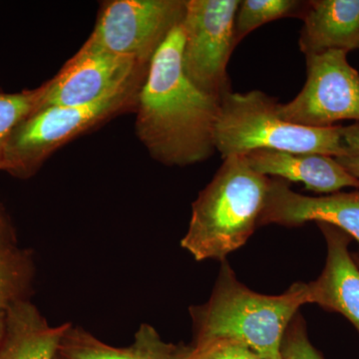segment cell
<instances>
[{
	"instance_id": "obj_2",
	"label": "cell",
	"mask_w": 359,
	"mask_h": 359,
	"mask_svg": "<svg viewBox=\"0 0 359 359\" xmlns=\"http://www.w3.org/2000/svg\"><path fill=\"white\" fill-rule=\"evenodd\" d=\"M309 304V285L295 283L282 294L252 292L240 282L228 262L221 269L209 301L191 306L192 347L231 340L264 359H283V337L299 309Z\"/></svg>"
},
{
	"instance_id": "obj_20",
	"label": "cell",
	"mask_w": 359,
	"mask_h": 359,
	"mask_svg": "<svg viewBox=\"0 0 359 359\" xmlns=\"http://www.w3.org/2000/svg\"><path fill=\"white\" fill-rule=\"evenodd\" d=\"M182 359H264L254 351L231 340L212 342L201 347L187 346Z\"/></svg>"
},
{
	"instance_id": "obj_1",
	"label": "cell",
	"mask_w": 359,
	"mask_h": 359,
	"mask_svg": "<svg viewBox=\"0 0 359 359\" xmlns=\"http://www.w3.org/2000/svg\"><path fill=\"white\" fill-rule=\"evenodd\" d=\"M182 23L163 42L149 65L137 102L135 129L151 157L185 167L214 154L221 101L187 77Z\"/></svg>"
},
{
	"instance_id": "obj_3",
	"label": "cell",
	"mask_w": 359,
	"mask_h": 359,
	"mask_svg": "<svg viewBox=\"0 0 359 359\" xmlns=\"http://www.w3.org/2000/svg\"><path fill=\"white\" fill-rule=\"evenodd\" d=\"M271 178L257 173L245 157L224 159L192 205L181 245L198 262H224L259 226Z\"/></svg>"
},
{
	"instance_id": "obj_24",
	"label": "cell",
	"mask_w": 359,
	"mask_h": 359,
	"mask_svg": "<svg viewBox=\"0 0 359 359\" xmlns=\"http://www.w3.org/2000/svg\"><path fill=\"white\" fill-rule=\"evenodd\" d=\"M8 304V302L0 301V346L4 341V335H6Z\"/></svg>"
},
{
	"instance_id": "obj_6",
	"label": "cell",
	"mask_w": 359,
	"mask_h": 359,
	"mask_svg": "<svg viewBox=\"0 0 359 359\" xmlns=\"http://www.w3.org/2000/svg\"><path fill=\"white\" fill-rule=\"evenodd\" d=\"M187 0H109L82 46L150 65L163 42L181 25Z\"/></svg>"
},
{
	"instance_id": "obj_19",
	"label": "cell",
	"mask_w": 359,
	"mask_h": 359,
	"mask_svg": "<svg viewBox=\"0 0 359 359\" xmlns=\"http://www.w3.org/2000/svg\"><path fill=\"white\" fill-rule=\"evenodd\" d=\"M283 359H325L320 351L309 341L306 321L297 313L290 321L283 337Z\"/></svg>"
},
{
	"instance_id": "obj_12",
	"label": "cell",
	"mask_w": 359,
	"mask_h": 359,
	"mask_svg": "<svg viewBox=\"0 0 359 359\" xmlns=\"http://www.w3.org/2000/svg\"><path fill=\"white\" fill-rule=\"evenodd\" d=\"M257 173L302 183L313 192L334 194L344 188L359 190V180L330 156L259 150L244 156Z\"/></svg>"
},
{
	"instance_id": "obj_21",
	"label": "cell",
	"mask_w": 359,
	"mask_h": 359,
	"mask_svg": "<svg viewBox=\"0 0 359 359\" xmlns=\"http://www.w3.org/2000/svg\"><path fill=\"white\" fill-rule=\"evenodd\" d=\"M341 135L347 156L359 158V123L342 126Z\"/></svg>"
},
{
	"instance_id": "obj_13",
	"label": "cell",
	"mask_w": 359,
	"mask_h": 359,
	"mask_svg": "<svg viewBox=\"0 0 359 359\" xmlns=\"http://www.w3.org/2000/svg\"><path fill=\"white\" fill-rule=\"evenodd\" d=\"M299 48L306 55L359 49V0L306 1Z\"/></svg>"
},
{
	"instance_id": "obj_11",
	"label": "cell",
	"mask_w": 359,
	"mask_h": 359,
	"mask_svg": "<svg viewBox=\"0 0 359 359\" xmlns=\"http://www.w3.org/2000/svg\"><path fill=\"white\" fill-rule=\"evenodd\" d=\"M327 242L323 273L308 283L309 304L342 314L359 332V266L348 250L351 238L344 231L316 223Z\"/></svg>"
},
{
	"instance_id": "obj_14",
	"label": "cell",
	"mask_w": 359,
	"mask_h": 359,
	"mask_svg": "<svg viewBox=\"0 0 359 359\" xmlns=\"http://www.w3.org/2000/svg\"><path fill=\"white\" fill-rule=\"evenodd\" d=\"M69 325L52 327L28 299L11 302L0 359H55Z\"/></svg>"
},
{
	"instance_id": "obj_4",
	"label": "cell",
	"mask_w": 359,
	"mask_h": 359,
	"mask_svg": "<svg viewBox=\"0 0 359 359\" xmlns=\"http://www.w3.org/2000/svg\"><path fill=\"white\" fill-rule=\"evenodd\" d=\"M278 101L259 90L229 92L222 98L215 127V148L223 159L259 150L347 156L341 125L311 128L285 121Z\"/></svg>"
},
{
	"instance_id": "obj_7",
	"label": "cell",
	"mask_w": 359,
	"mask_h": 359,
	"mask_svg": "<svg viewBox=\"0 0 359 359\" xmlns=\"http://www.w3.org/2000/svg\"><path fill=\"white\" fill-rule=\"evenodd\" d=\"M238 0H187L182 21L183 65L187 77L221 101L231 92L226 67L235 41Z\"/></svg>"
},
{
	"instance_id": "obj_15",
	"label": "cell",
	"mask_w": 359,
	"mask_h": 359,
	"mask_svg": "<svg viewBox=\"0 0 359 359\" xmlns=\"http://www.w3.org/2000/svg\"><path fill=\"white\" fill-rule=\"evenodd\" d=\"M187 346L165 341L148 323H142L131 346L115 347L82 327L71 325L63 334L59 354L65 359H182Z\"/></svg>"
},
{
	"instance_id": "obj_22",
	"label": "cell",
	"mask_w": 359,
	"mask_h": 359,
	"mask_svg": "<svg viewBox=\"0 0 359 359\" xmlns=\"http://www.w3.org/2000/svg\"><path fill=\"white\" fill-rule=\"evenodd\" d=\"M15 240L8 222L0 212V254L15 250Z\"/></svg>"
},
{
	"instance_id": "obj_23",
	"label": "cell",
	"mask_w": 359,
	"mask_h": 359,
	"mask_svg": "<svg viewBox=\"0 0 359 359\" xmlns=\"http://www.w3.org/2000/svg\"><path fill=\"white\" fill-rule=\"evenodd\" d=\"M341 166L346 168L353 176L359 180V158L351 157V156H344V157L335 158Z\"/></svg>"
},
{
	"instance_id": "obj_9",
	"label": "cell",
	"mask_w": 359,
	"mask_h": 359,
	"mask_svg": "<svg viewBox=\"0 0 359 359\" xmlns=\"http://www.w3.org/2000/svg\"><path fill=\"white\" fill-rule=\"evenodd\" d=\"M149 65L134 58L82 46L55 76L41 85L42 96L35 112L102 100L145 75Z\"/></svg>"
},
{
	"instance_id": "obj_25",
	"label": "cell",
	"mask_w": 359,
	"mask_h": 359,
	"mask_svg": "<svg viewBox=\"0 0 359 359\" xmlns=\"http://www.w3.org/2000/svg\"><path fill=\"white\" fill-rule=\"evenodd\" d=\"M55 359H65V358H63L62 356H61L60 354L58 353L57 358H56Z\"/></svg>"
},
{
	"instance_id": "obj_17",
	"label": "cell",
	"mask_w": 359,
	"mask_h": 359,
	"mask_svg": "<svg viewBox=\"0 0 359 359\" xmlns=\"http://www.w3.org/2000/svg\"><path fill=\"white\" fill-rule=\"evenodd\" d=\"M33 262L29 252L18 249L0 254V301L26 299L32 285Z\"/></svg>"
},
{
	"instance_id": "obj_26",
	"label": "cell",
	"mask_w": 359,
	"mask_h": 359,
	"mask_svg": "<svg viewBox=\"0 0 359 359\" xmlns=\"http://www.w3.org/2000/svg\"><path fill=\"white\" fill-rule=\"evenodd\" d=\"M358 262H356V264H358V266H359V259H358Z\"/></svg>"
},
{
	"instance_id": "obj_10",
	"label": "cell",
	"mask_w": 359,
	"mask_h": 359,
	"mask_svg": "<svg viewBox=\"0 0 359 359\" xmlns=\"http://www.w3.org/2000/svg\"><path fill=\"white\" fill-rule=\"evenodd\" d=\"M309 222L334 226L359 245V190L311 197L295 193L285 180L271 178L259 226H299Z\"/></svg>"
},
{
	"instance_id": "obj_8",
	"label": "cell",
	"mask_w": 359,
	"mask_h": 359,
	"mask_svg": "<svg viewBox=\"0 0 359 359\" xmlns=\"http://www.w3.org/2000/svg\"><path fill=\"white\" fill-rule=\"evenodd\" d=\"M344 50L306 55V84L294 100L278 105L285 121L311 128L335 126L337 122L359 123V73L347 61Z\"/></svg>"
},
{
	"instance_id": "obj_5",
	"label": "cell",
	"mask_w": 359,
	"mask_h": 359,
	"mask_svg": "<svg viewBox=\"0 0 359 359\" xmlns=\"http://www.w3.org/2000/svg\"><path fill=\"white\" fill-rule=\"evenodd\" d=\"M146 74L97 102L45 108L28 116L9 137L1 170L18 178H29L53 153L73 139L118 116L134 113Z\"/></svg>"
},
{
	"instance_id": "obj_16",
	"label": "cell",
	"mask_w": 359,
	"mask_h": 359,
	"mask_svg": "<svg viewBox=\"0 0 359 359\" xmlns=\"http://www.w3.org/2000/svg\"><path fill=\"white\" fill-rule=\"evenodd\" d=\"M306 2L297 0H244L235 21L236 45L259 26L280 18H302Z\"/></svg>"
},
{
	"instance_id": "obj_18",
	"label": "cell",
	"mask_w": 359,
	"mask_h": 359,
	"mask_svg": "<svg viewBox=\"0 0 359 359\" xmlns=\"http://www.w3.org/2000/svg\"><path fill=\"white\" fill-rule=\"evenodd\" d=\"M42 87L20 93L0 92V170L9 137L21 121L37 110Z\"/></svg>"
}]
</instances>
